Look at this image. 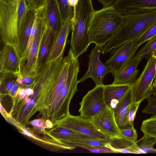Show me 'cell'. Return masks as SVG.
Instances as JSON below:
<instances>
[{"label": "cell", "instance_id": "6da1fadb", "mask_svg": "<svg viewBox=\"0 0 156 156\" xmlns=\"http://www.w3.org/2000/svg\"><path fill=\"white\" fill-rule=\"evenodd\" d=\"M122 16V24L103 47V54L139 37L156 21V9Z\"/></svg>", "mask_w": 156, "mask_h": 156}, {"label": "cell", "instance_id": "7a4b0ae2", "mask_svg": "<svg viewBox=\"0 0 156 156\" xmlns=\"http://www.w3.org/2000/svg\"><path fill=\"white\" fill-rule=\"evenodd\" d=\"M28 10L26 0H0V33L4 44L15 49Z\"/></svg>", "mask_w": 156, "mask_h": 156}, {"label": "cell", "instance_id": "3957f363", "mask_svg": "<svg viewBox=\"0 0 156 156\" xmlns=\"http://www.w3.org/2000/svg\"><path fill=\"white\" fill-rule=\"evenodd\" d=\"M95 11L92 0H79L75 17L71 20L72 32L70 42V49L76 58L85 52L91 43L88 32Z\"/></svg>", "mask_w": 156, "mask_h": 156}, {"label": "cell", "instance_id": "277c9868", "mask_svg": "<svg viewBox=\"0 0 156 156\" xmlns=\"http://www.w3.org/2000/svg\"><path fill=\"white\" fill-rule=\"evenodd\" d=\"M123 18L112 5L95 11L88 32L91 43L103 47L120 26Z\"/></svg>", "mask_w": 156, "mask_h": 156}, {"label": "cell", "instance_id": "5b68a950", "mask_svg": "<svg viewBox=\"0 0 156 156\" xmlns=\"http://www.w3.org/2000/svg\"><path fill=\"white\" fill-rule=\"evenodd\" d=\"M46 6L36 11L39 20L37 30L27 53L20 61L21 71L19 75L23 76L36 75L35 66L38 57L41 36L46 26Z\"/></svg>", "mask_w": 156, "mask_h": 156}, {"label": "cell", "instance_id": "8992f818", "mask_svg": "<svg viewBox=\"0 0 156 156\" xmlns=\"http://www.w3.org/2000/svg\"><path fill=\"white\" fill-rule=\"evenodd\" d=\"M156 53L148 59L142 73L131 86V101L141 102L151 95L152 84L156 75Z\"/></svg>", "mask_w": 156, "mask_h": 156}, {"label": "cell", "instance_id": "52a82bcc", "mask_svg": "<svg viewBox=\"0 0 156 156\" xmlns=\"http://www.w3.org/2000/svg\"><path fill=\"white\" fill-rule=\"evenodd\" d=\"M140 46H135L134 41L126 43L112 49L109 58L105 62L114 77L130 63Z\"/></svg>", "mask_w": 156, "mask_h": 156}, {"label": "cell", "instance_id": "ba28073f", "mask_svg": "<svg viewBox=\"0 0 156 156\" xmlns=\"http://www.w3.org/2000/svg\"><path fill=\"white\" fill-rule=\"evenodd\" d=\"M79 110L80 115L91 119L98 113L107 108L104 95V85L95 86L88 91L80 103Z\"/></svg>", "mask_w": 156, "mask_h": 156}, {"label": "cell", "instance_id": "9c48e42d", "mask_svg": "<svg viewBox=\"0 0 156 156\" xmlns=\"http://www.w3.org/2000/svg\"><path fill=\"white\" fill-rule=\"evenodd\" d=\"M60 126H62L95 139L108 141L109 137L99 130L94 124L90 119L83 118L80 115L74 116L69 115L60 120Z\"/></svg>", "mask_w": 156, "mask_h": 156}, {"label": "cell", "instance_id": "30bf717a", "mask_svg": "<svg viewBox=\"0 0 156 156\" xmlns=\"http://www.w3.org/2000/svg\"><path fill=\"white\" fill-rule=\"evenodd\" d=\"M101 46L95 45L91 51L89 56L88 70L84 76L79 80V82L91 78L94 82L95 86L103 84L105 76L110 73L109 66L103 64L100 59V55L103 49Z\"/></svg>", "mask_w": 156, "mask_h": 156}, {"label": "cell", "instance_id": "8fae6325", "mask_svg": "<svg viewBox=\"0 0 156 156\" xmlns=\"http://www.w3.org/2000/svg\"><path fill=\"white\" fill-rule=\"evenodd\" d=\"M90 119L95 126L109 138L123 137L112 108L108 107Z\"/></svg>", "mask_w": 156, "mask_h": 156}, {"label": "cell", "instance_id": "7c38bea8", "mask_svg": "<svg viewBox=\"0 0 156 156\" xmlns=\"http://www.w3.org/2000/svg\"><path fill=\"white\" fill-rule=\"evenodd\" d=\"M122 16L156 9V0H116L112 5Z\"/></svg>", "mask_w": 156, "mask_h": 156}, {"label": "cell", "instance_id": "4fadbf2b", "mask_svg": "<svg viewBox=\"0 0 156 156\" xmlns=\"http://www.w3.org/2000/svg\"><path fill=\"white\" fill-rule=\"evenodd\" d=\"M71 18L62 25L58 34L54 39L51 48L46 62H52L63 56L69 34L71 30Z\"/></svg>", "mask_w": 156, "mask_h": 156}, {"label": "cell", "instance_id": "5bb4252c", "mask_svg": "<svg viewBox=\"0 0 156 156\" xmlns=\"http://www.w3.org/2000/svg\"><path fill=\"white\" fill-rule=\"evenodd\" d=\"M36 16V11L28 9L24 18L18 43L15 49L20 61L26 48Z\"/></svg>", "mask_w": 156, "mask_h": 156}, {"label": "cell", "instance_id": "9a60e30c", "mask_svg": "<svg viewBox=\"0 0 156 156\" xmlns=\"http://www.w3.org/2000/svg\"><path fill=\"white\" fill-rule=\"evenodd\" d=\"M131 102L130 90L119 101L113 109L116 123L121 130L134 127L129 117Z\"/></svg>", "mask_w": 156, "mask_h": 156}, {"label": "cell", "instance_id": "2e32d148", "mask_svg": "<svg viewBox=\"0 0 156 156\" xmlns=\"http://www.w3.org/2000/svg\"><path fill=\"white\" fill-rule=\"evenodd\" d=\"M0 73L9 72L20 74V61L12 47L4 44L0 52Z\"/></svg>", "mask_w": 156, "mask_h": 156}, {"label": "cell", "instance_id": "e0dca14e", "mask_svg": "<svg viewBox=\"0 0 156 156\" xmlns=\"http://www.w3.org/2000/svg\"><path fill=\"white\" fill-rule=\"evenodd\" d=\"M142 60L134 56L129 64L114 77V80L112 84L131 86L137 79L139 71L137 67Z\"/></svg>", "mask_w": 156, "mask_h": 156}, {"label": "cell", "instance_id": "ac0fdd59", "mask_svg": "<svg viewBox=\"0 0 156 156\" xmlns=\"http://www.w3.org/2000/svg\"><path fill=\"white\" fill-rule=\"evenodd\" d=\"M105 147L114 153L144 154L136 142L124 137L110 138Z\"/></svg>", "mask_w": 156, "mask_h": 156}, {"label": "cell", "instance_id": "d6986e66", "mask_svg": "<svg viewBox=\"0 0 156 156\" xmlns=\"http://www.w3.org/2000/svg\"><path fill=\"white\" fill-rule=\"evenodd\" d=\"M131 89V86L127 85H104V95L108 107L115 108L119 101Z\"/></svg>", "mask_w": 156, "mask_h": 156}, {"label": "cell", "instance_id": "ffe728a7", "mask_svg": "<svg viewBox=\"0 0 156 156\" xmlns=\"http://www.w3.org/2000/svg\"><path fill=\"white\" fill-rule=\"evenodd\" d=\"M55 37L53 33L46 26L42 35L38 57L35 66L36 75L46 61Z\"/></svg>", "mask_w": 156, "mask_h": 156}, {"label": "cell", "instance_id": "44dd1931", "mask_svg": "<svg viewBox=\"0 0 156 156\" xmlns=\"http://www.w3.org/2000/svg\"><path fill=\"white\" fill-rule=\"evenodd\" d=\"M46 17L47 27L55 37L62 26L60 16L55 0H48L46 6Z\"/></svg>", "mask_w": 156, "mask_h": 156}, {"label": "cell", "instance_id": "7402d4cb", "mask_svg": "<svg viewBox=\"0 0 156 156\" xmlns=\"http://www.w3.org/2000/svg\"><path fill=\"white\" fill-rule=\"evenodd\" d=\"M156 53V35L149 39L138 51L135 56L142 59L147 60L153 54Z\"/></svg>", "mask_w": 156, "mask_h": 156}, {"label": "cell", "instance_id": "603a6c76", "mask_svg": "<svg viewBox=\"0 0 156 156\" xmlns=\"http://www.w3.org/2000/svg\"><path fill=\"white\" fill-rule=\"evenodd\" d=\"M108 141H104L93 139H79L68 140L63 142L62 143L69 146L80 147L83 145L105 147Z\"/></svg>", "mask_w": 156, "mask_h": 156}, {"label": "cell", "instance_id": "cb8c5ba5", "mask_svg": "<svg viewBox=\"0 0 156 156\" xmlns=\"http://www.w3.org/2000/svg\"><path fill=\"white\" fill-rule=\"evenodd\" d=\"M59 12L62 25L69 18H71L73 8L69 4L68 0H55Z\"/></svg>", "mask_w": 156, "mask_h": 156}, {"label": "cell", "instance_id": "d4e9b609", "mask_svg": "<svg viewBox=\"0 0 156 156\" xmlns=\"http://www.w3.org/2000/svg\"><path fill=\"white\" fill-rule=\"evenodd\" d=\"M140 130L145 136L156 139V117L151 116L144 120L142 123Z\"/></svg>", "mask_w": 156, "mask_h": 156}, {"label": "cell", "instance_id": "484cf974", "mask_svg": "<svg viewBox=\"0 0 156 156\" xmlns=\"http://www.w3.org/2000/svg\"><path fill=\"white\" fill-rule=\"evenodd\" d=\"M156 35V21L134 41L135 46H140Z\"/></svg>", "mask_w": 156, "mask_h": 156}, {"label": "cell", "instance_id": "4316f807", "mask_svg": "<svg viewBox=\"0 0 156 156\" xmlns=\"http://www.w3.org/2000/svg\"><path fill=\"white\" fill-rule=\"evenodd\" d=\"M136 142L144 154H146L150 153L151 151L154 148L156 143V139L144 135L140 139Z\"/></svg>", "mask_w": 156, "mask_h": 156}, {"label": "cell", "instance_id": "83f0119b", "mask_svg": "<svg viewBox=\"0 0 156 156\" xmlns=\"http://www.w3.org/2000/svg\"><path fill=\"white\" fill-rule=\"evenodd\" d=\"M148 104L142 112L147 114H151L152 117H156V96H150L147 98Z\"/></svg>", "mask_w": 156, "mask_h": 156}, {"label": "cell", "instance_id": "f1b7e54d", "mask_svg": "<svg viewBox=\"0 0 156 156\" xmlns=\"http://www.w3.org/2000/svg\"><path fill=\"white\" fill-rule=\"evenodd\" d=\"M28 9L37 11L46 6L48 0H26Z\"/></svg>", "mask_w": 156, "mask_h": 156}, {"label": "cell", "instance_id": "f546056e", "mask_svg": "<svg viewBox=\"0 0 156 156\" xmlns=\"http://www.w3.org/2000/svg\"><path fill=\"white\" fill-rule=\"evenodd\" d=\"M80 147L93 153H114L111 150L105 147L83 145L81 146Z\"/></svg>", "mask_w": 156, "mask_h": 156}, {"label": "cell", "instance_id": "4dcf8cb0", "mask_svg": "<svg viewBox=\"0 0 156 156\" xmlns=\"http://www.w3.org/2000/svg\"><path fill=\"white\" fill-rule=\"evenodd\" d=\"M121 131L123 137L134 142L137 141V133L134 127Z\"/></svg>", "mask_w": 156, "mask_h": 156}, {"label": "cell", "instance_id": "1f68e13d", "mask_svg": "<svg viewBox=\"0 0 156 156\" xmlns=\"http://www.w3.org/2000/svg\"><path fill=\"white\" fill-rule=\"evenodd\" d=\"M140 103L141 102H131L129 117L130 122L133 125L136 114Z\"/></svg>", "mask_w": 156, "mask_h": 156}, {"label": "cell", "instance_id": "d6a6232c", "mask_svg": "<svg viewBox=\"0 0 156 156\" xmlns=\"http://www.w3.org/2000/svg\"><path fill=\"white\" fill-rule=\"evenodd\" d=\"M36 75L30 76H22V84L20 86V87H19L24 88V87L26 88L28 87L34 80Z\"/></svg>", "mask_w": 156, "mask_h": 156}, {"label": "cell", "instance_id": "836d02e7", "mask_svg": "<svg viewBox=\"0 0 156 156\" xmlns=\"http://www.w3.org/2000/svg\"><path fill=\"white\" fill-rule=\"evenodd\" d=\"M79 0H68L69 5L73 8V13L71 20H74L76 16V8Z\"/></svg>", "mask_w": 156, "mask_h": 156}, {"label": "cell", "instance_id": "e575fe53", "mask_svg": "<svg viewBox=\"0 0 156 156\" xmlns=\"http://www.w3.org/2000/svg\"><path fill=\"white\" fill-rule=\"evenodd\" d=\"M31 125L35 127H38L41 126V127H44L46 126L45 123L43 121H41L39 120H34L31 122Z\"/></svg>", "mask_w": 156, "mask_h": 156}, {"label": "cell", "instance_id": "d590c367", "mask_svg": "<svg viewBox=\"0 0 156 156\" xmlns=\"http://www.w3.org/2000/svg\"><path fill=\"white\" fill-rule=\"evenodd\" d=\"M103 7H107L112 5L116 0H98Z\"/></svg>", "mask_w": 156, "mask_h": 156}, {"label": "cell", "instance_id": "8d00e7d4", "mask_svg": "<svg viewBox=\"0 0 156 156\" xmlns=\"http://www.w3.org/2000/svg\"><path fill=\"white\" fill-rule=\"evenodd\" d=\"M17 94L22 99H24L27 96L25 92V88L20 87H19Z\"/></svg>", "mask_w": 156, "mask_h": 156}, {"label": "cell", "instance_id": "74e56055", "mask_svg": "<svg viewBox=\"0 0 156 156\" xmlns=\"http://www.w3.org/2000/svg\"><path fill=\"white\" fill-rule=\"evenodd\" d=\"M19 84L16 82L14 84L11 90H10V94L12 95H13L17 92L19 87Z\"/></svg>", "mask_w": 156, "mask_h": 156}, {"label": "cell", "instance_id": "f35d334b", "mask_svg": "<svg viewBox=\"0 0 156 156\" xmlns=\"http://www.w3.org/2000/svg\"><path fill=\"white\" fill-rule=\"evenodd\" d=\"M25 92L27 96L33 95L34 94V91L33 89L29 87L25 88Z\"/></svg>", "mask_w": 156, "mask_h": 156}, {"label": "cell", "instance_id": "ab89813d", "mask_svg": "<svg viewBox=\"0 0 156 156\" xmlns=\"http://www.w3.org/2000/svg\"><path fill=\"white\" fill-rule=\"evenodd\" d=\"M151 94L156 96V75L152 84Z\"/></svg>", "mask_w": 156, "mask_h": 156}, {"label": "cell", "instance_id": "60d3db41", "mask_svg": "<svg viewBox=\"0 0 156 156\" xmlns=\"http://www.w3.org/2000/svg\"><path fill=\"white\" fill-rule=\"evenodd\" d=\"M45 124L46 126L49 128H51L53 126L52 123L48 119L46 120L45 122Z\"/></svg>", "mask_w": 156, "mask_h": 156}, {"label": "cell", "instance_id": "b9f144b4", "mask_svg": "<svg viewBox=\"0 0 156 156\" xmlns=\"http://www.w3.org/2000/svg\"><path fill=\"white\" fill-rule=\"evenodd\" d=\"M31 101V99L27 98L26 99L25 101V108L27 107L30 104Z\"/></svg>", "mask_w": 156, "mask_h": 156}, {"label": "cell", "instance_id": "7bdbcfd3", "mask_svg": "<svg viewBox=\"0 0 156 156\" xmlns=\"http://www.w3.org/2000/svg\"><path fill=\"white\" fill-rule=\"evenodd\" d=\"M22 131L23 133L25 134L26 135L30 136V137H32L33 136L32 135V134L30 133L27 130H26L25 129H22Z\"/></svg>", "mask_w": 156, "mask_h": 156}, {"label": "cell", "instance_id": "ee69618b", "mask_svg": "<svg viewBox=\"0 0 156 156\" xmlns=\"http://www.w3.org/2000/svg\"><path fill=\"white\" fill-rule=\"evenodd\" d=\"M150 153H156V149L153 148L151 151Z\"/></svg>", "mask_w": 156, "mask_h": 156}, {"label": "cell", "instance_id": "f6af8a7d", "mask_svg": "<svg viewBox=\"0 0 156 156\" xmlns=\"http://www.w3.org/2000/svg\"></svg>", "mask_w": 156, "mask_h": 156}, {"label": "cell", "instance_id": "bcb514c9", "mask_svg": "<svg viewBox=\"0 0 156 156\" xmlns=\"http://www.w3.org/2000/svg\"></svg>", "mask_w": 156, "mask_h": 156}]
</instances>
